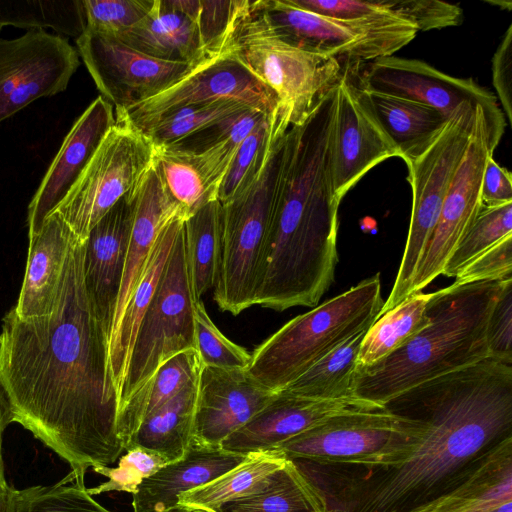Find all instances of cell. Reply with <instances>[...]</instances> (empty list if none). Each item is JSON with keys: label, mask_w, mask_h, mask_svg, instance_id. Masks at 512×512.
Returning a JSON list of instances; mask_svg holds the SVG:
<instances>
[{"label": "cell", "mask_w": 512, "mask_h": 512, "mask_svg": "<svg viewBox=\"0 0 512 512\" xmlns=\"http://www.w3.org/2000/svg\"><path fill=\"white\" fill-rule=\"evenodd\" d=\"M154 146L135 127L116 124L60 203L57 211L83 243L91 229L124 196L133 193L153 163Z\"/></svg>", "instance_id": "cell-10"}, {"label": "cell", "mask_w": 512, "mask_h": 512, "mask_svg": "<svg viewBox=\"0 0 512 512\" xmlns=\"http://www.w3.org/2000/svg\"><path fill=\"white\" fill-rule=\"evenodd\" d=\"M153 166L165 194L186 219L217 200L221 182L202 152L154 147Z\"/></svg>", "instance_id": "cell-29"}, {"label": "cell", "mask_w": 512, "mask_h": 512, "mask_svg": "<svg viewBox=\"0 0 512 512\" xmlns=\"http://www.w3.org/2000/svg\"><path fill=\"white\" fill-rule=\"evenodd\" d=\"M381 408L355 396L315 399L280 390L248 423L227 437L220 447L239 454L270 451L281 442L333 417Z\"/></svg>", "instance_id": "cell-19"}, {"label": "cell", "mask_w": 512, "mask_h": 512, "mask_svg": "<svg viewBox=\"0 0 512 512\" xmlns=\"http://www.w3.org/2000/svg\"><path fill=\"white\" fill-rule=\"evenodd\" d=\"M196 512V511H195Z\"/></svg>", "instance_id": "cell-57"}, {"label": "cell", "mask_w": 512, "mask_h": 512, "mask_svg": "<svg viewBox=\"0 0 512 512\" xmlns=\"http://www.w3.org/2000/svg\"><path fill=\"white\" fill-rule=\"evenodd\" d=\"M14 26L29 30L50 28L57 35L78 38L85 30L81 0H0V30Z\"/></svg>", "instance_id": "cell-38"}, {"label": "cell", "mask_w": 512, "mask_h": 512, "mask_svg": "<svg viewBox=\"0 0 512 512\" xmlns=\"http://www.w3.org/2000/svg\"><path fill=\"white\" fill-rule=\"evenodd\" d=\"M75 240V235L57 211L29 239L26 271L17 304L13 307L21 319L53 312L59 299L65 262Z\"/></svg>", "instance_id": "cell-22"}, {"label": "cell", "mask_w": 512, "mask_h": 512, "mask_svg": "<svg viewBox=\"0 0 512 512\" xmlns=\"http://www.w3.org/2000/svg\"><path fill=\"white\" fill-rule=\"evenodd\" d=\"M487 343L489 357L512 364V278L503 281L492 308Z\"/></svg>", "instance_id": "cell-47"}, {"label": "cell", "mask_w": 512, "mask_h": 512, "mask_svg": "<svg viewBox=\"0 0 512 512\" xmlns=\"http://www.w3.org/2000/svg\"><path fill=\"white\" fill-rule=\"evenodd\" d=\"M324 491L292 460L263 489L225 505L220 512H326Z\"/></svg>", "instance_id": "cell-33"}, {"label": "cell", "mask_w": 512, "mask_h": 512, "mask_svg": "<svg viewBox=\"0 0 512 512\" xmlns=\"http://www.w3.org/2000/svg\"><path fill=\"white\" fill-rule=\"evenodd\" d=\"M289 128L285 116L277 112L266 116L244 139L220 185L217 200L221 204L242 195L258 180Z\"/></svg>", "instance_id": "cell-36"}, {"label": "cell", "mask_w": 512, "mask_h": 512, "mask_svg": "<svg viewBox=\"0 0 512 512\" xmlns=\"http://www.w3.org/2000/svg\"><path fill=\"white\" fill-rule=\"evenodd\" d=\"M383 304L377 273L286 322L255 348L246 371L278 392L336 346L368 329Z\"/></svg>", "instance_id": "cell-4"}, {"label": "cell", "mask_w": 512, "mask_h": 512, "mask_svg": "<svg viewBox=\"0 0 512 512\" xmlns=\"http://www.w3.org/2000/svg\"><path fill=\"white\" fill-rule=\"evenodd\" d=\"M367 330L358 332L336 346L282 390L315 399H340L354 396L352 379L357 367L361 343Z\"/></svg>", "instance_id": "cell-37"}, {"label": "cell", "mask_w": 512, "mask_h": 512, "mask_svg": "<svg viewBox=\"0 0 512 512\" xmlns=\"http://www.w3.org/2000/svg\"><path fill=\"white\" fill-rule=\"evenodd\" d=\"M221 50L275 93L290 127L304 123L342 73L340 60L282 40L257 1L241 0Z\"/></svg>", "instance_id": "cell-5"}, {"label": "cell", "mask_w": 512, "mask_h": 512, "mask_svg": "<svg viewBox=\"0 0 512 512\" xmlns=\"http://www.w3.org/2000/svg\"><path fill=\"white\" fill-rule=\"evenodd\" d=\"M248 109L253 108L234 100L187 106L163 116L144 134L154 147H172Z\"/></svg>", "instance_id": "cell-39"}, {"label": "cell", "mask_w": 512, "mask_h": 512, "mask_svg": "<svg viewBox=\"0 0 512 512\" xmlns=\"http://www.w3.org/2000/svg\"><path fill=\"white\" fill-rule=\"evenodd\" d=\"M481 199L485 206H497L512 202V176L490 155L487 159L481 188Z\"/></svg>", "instance_id": "cell-51"}, {"label": "cell", "mask_w": 512, "mask_h": 512, "mask_svg": "<svg viewBox=\"0 0 512 512\" xmlns=\"http://www.w3.org/2000/svg\"><path fill=\"white\" fill-rule=\"evenodd\" d=\"M14 512H112L96 501L84 477L72 471L51 485H36L15 492Z\"/></svg>", "instance_id": "cell-40"}, {"label": "cell", "mask_w": 512, "mask_h": 512, "mask_svg": "<svg viewBox=\"0 0 512 512\" xmlns=\"http://www.w3.org/2000/svg\"><path fill=\"white\" fill-rule=\"evenodd\" d=\"M174 3L196 24L205 50L214 54L219 52L241 0H174Z\"/></svg>", "instance_id": "cell-45"}, {"label": "cell", "mask_w": 512, "mask_h": 512, "mask_svg": "<svg viewBox=\"0 0 512 512\" xmlns=\"http://www.w3.org/2000/svg\"><path fill=\"white\" fill-rule=\"evenodd\" d=\"M116 124L113 106L98 96L77 118L48 167L28 206L29 239L57 209Z\"/></svg>", "instance_id": "cell-20"}, {"label": "cell", "mask_w": 512, "mask_h": 512, "mask_svg": "<svg viewBox=\"0 0 512 512\" xmlns=\"http://www.w3.org/2000/svg\"><path fill=\"white\" fill-rule=\"evenodd\" d=\"M170 463L159 453L142 447H132L120 456L117 467L100 466L92 469L107 478L99 485L87 488L90 495L106 492L135 494L140 484L159 469Z\"/></svg>", "instance_id": "cell-43"}, {"label": "cell", "mask_w": 512, "mask_h": 512, "mask_svg": "<svg viewBox=\"0 0 512 512\" xmlns=\"http://www.w3.org/2000/svg\"><path fill=\"white\" fill-rule=\"evenodd\" d=\"M83 243L70 247L58 303L49 315L21 319L12 308L0 332V386L20 424L85 477L125 451L106 335L83 280Z\"/></svg>", "instance_id": "cell-1"}, {"label": "cell", "mask_w": 512, "mask_h": 512, "mask_svg": "<svg viewBox=\"0 0 512 512\" xmlns=\"http://www.w3.org/2000/svg\"><path fill=\"white\" fill-rule=\"evenodd\" d=\"M424 430L422 420L385 408L355 411L333 417L272 450L310 464L387 468L413 450Z\"/></svg>", "instance_id": "cell-6"}, {"label": "cell", "mask_w": 512, "mask_h": 512, "mask_svg": "<svg viewBox=\"0 0 512 512\" xmlns=\"http://www.w3.org/2000/svg\"><path fill=\"white\" fill-rule=\"evenodd\" d=\"M432 293H413L381 314L366 331L357 358V367H365L385 358L426 327V306Z\"/></svg>", "instance_id": "cell-35"}, {"label": "cell", "mask_w": 512, "mask_h": 512, "mask_svg": "<svg viewBox=\"0 0 512 512\" xmlns=\"http://www.w3.org/2000/svg\"><path fill=\"white\" fill-rule=\"evenodd\" d=\"M512 502V437L495 445L453 488L410 512H491Z\"/></svg>", "instance_id": "cell-26"}, {"label": "cell", "mask_w": 512, "mask_h": 512, "mask_svg": "<svg viewBox=\"0 0 512 512\" xmlns=\"http://www.w3.org/2000/svg\"><path fill=\"white\" fill-rule=\"evenodd\" d=\"M512 278V235L472 260L457 276L458 284L504 281Z\"/></svg>", "instance_id": "cell-49"}, {"label": "cell", "mask_w": 512, "mask_h": 512, "mask_svg": "<svg viewBox=\"0 0 512 512\" xmlns=\"http://www.w3.org/2000/svg\"><path fill=\"white\" fill-rule=\"evenodd\" d=\"M184 221L183 218H174L158 234L139 282L125 308L117 332L108 345L109 372L118 402L141 319L153 297Z\"/></svg>", "instance_id": "cell-27"}, {"label": "cell", "mask_w": 512, "mask_h": 512, "mask_svg": "<svg viewBox=\"0 0 512 512\" xmlns=\"http://www.w3.org/2000/svg\"><path fill=\"white\" fill-rule=\"evenodd\" d=\"M198 377L142 422L130 448L155 451L169 462L185 456L193 443Z\"/></svg>", "instance_id": "cell-32"}, {"label": "cell", "mask_w": 512, "mask_h": 512, "mask_svg": "<svg viewBox=\"0 0 512 512\" xmlns=\"http://www.w3.org/2000/svg\"><path fill=\"white\" fill-rule=\"evenodd\" d=\"M115 38L155 59L199 63L216 54L208 53L196 24L174 0H155L148 15Z\"/></svg>", "instance_id": "cell-25"}, {"label": "cell", "mask_w": 512, "mask_h": 512, "mask_svg": "<svg viewBox=\"0 0 512 512\" xmlns=\"http://www.w3.org/2000/svg\"><path fill=\"white\" fill-rule=\"evenodd\" d=\"M134 216L113 321L107 341L115 336L125 308L136 288L154 242L174 218L186 220L184 212L165 194L158 174L150 167L134 194Z\"/></svg>", "instance_id": "cell-23"}, {"label": "cell", "mask_w": 512, "mask_h": 512, "mask_svg": "<svg viewBox=\"0 0 512 512\" xmlns=\"http://www.w3.org/2000/svg\"><path fill=\"white\" fill-rule=\"evenodd\" d=\"M286 461L283 455L273 450L249 453L242 463L226 473L181 493L177 506L196 512H220L225 505L263 489Z\"/></svg>", "instance_id": "cell-31"}, {"label": "cell", "mask_w": 512, "mask_h": 512, "mask_svg": "<svg viewBox=\"0 0 512 512\" xmlns=\"http://www.w3.org/2000/svg\"><path fill=\"white\" fill-rule=\"evenodd\" d=\"M491 512H512V502H508Z\"/></svg>", "instance_id": "cell-54"}, {"label": "cell", "mask_w": 512, "mask_h": 512, "mask_svg": "<svg viewBox=\"0 0 512 512\" xmlns=\"http://www.w3.org/2000/svg\"><path fill=\"white\" fill-rule=\"evenodd\" d=\"M248 454L192 443L179 460L147 477L132 496L133 512H169L183 492L204 485L242 463Z\"/></svg>", "instance_id": "cell-24"}, {"label": "cell", "mask_w": 512, "mask_h": 512, "mask_svg": "<svg viewBox=\"0 0 512 512\" xmlns=\"http://www.w3.org/2000/svg\"><path fill=\"white\" fill-rule=\"evenodd\" d=\"M357 85L369 92L418 102L440 111L450 119L460 105H480L484 111L490 145L495 151L504 131L505 117L496 96L472 78L445 74L418 59L393 55L369 61Z\"/></svg>", "instance_id": "cell-12"}, {"label": "cell", "mask_w": 512, "mask_h": 512, "mask_svg": "<svg viewBox=\"0 0 512 512\" xmlns=\"http://www.w3.org/2000/svg\"><path fill=\"white\" fill-rule=\"evenodd\" d=\"M487 120L480 105L467 148L445 196L435 229L417 265L410 295L421 291L442 271L483 206L482 179L487 159L493 155Z\"/></svg>", "instance_id": "cell-16"}, {"label": "cell", "mask_w": 512, "mask_h": 512, "mask_svg": "<svg viewBox=\"0 0 512 512\" xmlns=\"http://www.w3.org/2000/svg\"><path fill=\"white\" fill-rule=\"evenodd\" d=\"M398 157L353 78L352 67L337 82L331 138V173L339 201L374 166Z\"/></svg>", "instance_id": "cell-17"}, {"label": "cell", "mask_w": 512, "mask_h": 512, "mask_svg": "<svg viewBox=\"0 0 512 512\" xmlns=\"http://www.w3.org/2000/svg\"><path fill=\"white\" fill-rule=\"evenodd\" d=\"M509 235H512V202L483 205L441 275L456 278L472 260Z\"/></svg>", "instance_id": "cell-41"}, {"label": "cell", "mask_w": 512, "mask_h": 512, "mask_svg": "<svg viewBox=\"0 0 512 512\" xmlns=\"http://www.w3.org/2000/svg\"><path fill=\"white\" fill-rule=\"evenodd\" d=\"M12 423L11 413L5 393L0 386V481L5 479L2 457L3 434L7 426Z\"/></svg>", "instance_id": "cell-52"}, {"label": "cell", "mask_w": 512, "mask_h": 512, "mask_svg": "<svg viewBox=\"0 0 512 512\" xmlns=\"http://www.w3.org/2000/svg\"><path fill=\"white\" fill-rule=\"evenodd\" d=\"M284 135L258 180L242 195L221 204V257L213 299L221 311L232 315L254 305Z\"/></svg>", "instance_id": "cell-7"}, {"label": "cell", "mask_w": 512, "mask_h": 512, "mask_svg": "<svg viewBox=\"0 0 512 512\" xmlns=\"http://www.w3.org/2000/svg\"><path fill=\"white\" fill-rule=\"evenodd\" d=\"M475 106L464 103L448 120L433 144L405 162L412 188V212L404 253L381 314L410 295L415 271L437 224L447 191L468 145Z\"/></svg>", "instance_id": "cell-8"}, {"label": "cell", "mask_w": 512, "mask_h": 512, "mask_svg": "<svg viewBox=\"0 0 512 512\" xmlns=\"http://www.w3.org/2000/svg\"><path fill=\"white\" fill-rule=\"evenodd\" d=\"M396 18L412 25L417 31L442 29L459 25L463 11L458 4L437 0H383Z\"/></svg>", "instance_id": "cell-46"}, {"label": "cell", "mask_w": 512, "mask_h": 512, "mask_svg": "<svg viewBox=\"0 0 512 512\" xmlns=\"http://www.w3.org/2000/svg\"><path fill=\"white\" fill-rule=\"evenodd\" d=\"M360 90L381 128L397 150L398 157L404 162L423 154L437 139L449 120L440 111L427 105L369 92L362 88Z\"/></svg>", "instance_id": "cell-28"}, {"label": "cell", "mask_w": 512, "mask_h": 512, "mask_svg": "<svg viewBox=\"0 0 512 512\" xmlns=\"http://www.w3.org/2000/svg\"><path fill=\"white\" fill-rule=\"evenodd\" d=\"M135 191L121 198L91 229L83 242L85 291L107 341L131 234Z\"/></svg>", "instance_id": "cell-21"}, {"label": "cell", "mask_w": 512, "mask_h": 512, "mask_svg": "<svg viewBox=\"0 0 512 512\" xmlns=\"http://www.w3.org/2000/svg\"><path fill=\"white\" fill-rule=\"evenodd\" d=\"M245 369L201 367L194 413L193 443L220 447L275 396Z\"/></svg>", "instance_id": "cell-18"}, {"label": "cell", "mask_w": 512, "mask_h": 512, "mask_svg": "<svg viewBox=\"0 0 512 512\" xmlns=\"http://www.w3.org/2000/svg\"><path fill=\"white\" fill-rule=\"evenodd\" d=\"M169 512H194V511L189 510L187 508L177 506V507L173 508L172 510H170Z\"/></svg>", "instance_id": "cell-55"}, {"label": "cell", "mask_w": 512, "mask_h": 512, "mask_svg": "<svg viewBox=\"0 0 512 512\" xmlns=\"http://www.w3.org/2000/svg\"><path fill=\"white\" fill-rule=\"evenodd\" d=\"M201 363L196 349L180 352L164 362L153 376L119 408L117 433L125 451L130 448L142 422L199 376Z\"/></svg>", "instance_id": "cell-30"}, {"label": "cell", "mask_w": 512, "mask_h": 512, "mask_svg": "<svg viewBox=\"0 0 512 512\" xmlns=\"http://www.w3.org/2000/svg\"><path fill=\"white\" fill-rule=\"evenodd\" d=\"M195 349L201 367L247 369L251 354L232 342L217 328L201 300L194 303Z\"/></svg>", "instance_id": "cell-42"}, {"label": "cell", "mask_w": 512, "mask_h": 512, "mask_svg": "<svg viewBox=\"0 0 512 512\" xmlns=\"http://www.w3.org/2000/svg\"><path fill=\"white\" fill-rule=\"evenodd\" d=\"M79 64L68 40L45 30L0 39V123L37 99L65 91Z\"/></svg>", "instance_id": "cell-15"}, {"label": "cell", "mask_w": 512, "mask_h": 512, "mask_svg": "<svg viewBox=\"0 0 512 512\" xmlns=\"http://www.w3.org/2000/svg\"><path fill=\"white\" fill-rule=\"evenodd\" d=\"M257 4L276 34L288 44L350 63L393 55L418 32L395 17L340 21L297 8L286 0H258Z\"/></svg>", "instance_id": "cell-11"}, {"label": "cell", "mask_w": 512, "mask_h": 512, "mask_svg": "<svg viewBox=\"0 0 512 512\" xmlns=\"http://www.w3.org/2000/svg\"><path fill=\"white\" fill-rule=\"evenodd\" d=\"M502 284L454 282L433 292L428 325L385 358L356 368L353 395L384 408L413 387L489 358L488 321Z\"/></svg>", "instance_id": "cell-3"}, {"label": "cell", "mask_w": 512, "mask_h": 512, "mask_svg": "<svg viewBox=\"0 0 512 512\" xmlns=\"http://www.w3.org/2000/svg\"><path fill=\"white\" fill-rule=\"evenodd\" d=\"M290 5L340 21H366L395 17L383 0H286ZM396 18V17H395Z\"/></svg>", "instance_id": "cell-48"}, {"label": "cell", "mask_w": 512, "mask_h": 512, "mask_svg": "<svg viewBox=\"0 0 512 512\" xmlns=\"http://www.w3.org/2000/svg\"><path fill=\"white\" fill-rule=\"evenodd\" d=\"M85 30L116 37L145 18L155 0H81Z\"/></svg>", "instance_id": "cell-44"}, {"label": "cell", "mask_w": 512, "mask_h": 512, "mask_svg": "<svg viewBox=\"0 0 512 512\" xmlns=\"http://www.w3.org/2000/svg\"><path fill=\"white\" fill-rule=\"evenodd\" d=\"M15 492L6 478L0 481V512H14Z\"/></svg>", "instance_id": "cell-53"}, {"label": "cell", "mask_w": 512, "mask_h": 512, "mask_svg": "<svg viewBox=\"0 0 512 512\" xmlns=\"http://www.w3.org/2000/svg\"><path fill=\"white\" fill-rule=\"evenodd\" d=\"M76 46L97 89L113 106L115 115L171 87L206 60L179 63L155 59L115 37L90 30H84L76 38Z\"/></svg>", "instance_id": "cell-14"}, {"label": "cell", "mask_w": 512, "mask_h": 512, "mask_svg": "<svg viewBox=\"0 0 512 512\" xmlns=\"http://www.w3.org/2000/svg\"><path fill=\"white\" fill-rule=\"evenodd\" d=\"M222 205L212 201L184 221L185 249L196 301L214 288L220 267Z\"/></svg>", "instance_id": "cell-34"}, {"label": "cell", "mask_w": 512, "mask_h": 512, "mask_svg": "<svg viewBox=\"0 0 512 512\" xmlns=\"http://www.w3.org/2000/svg\"><path fill=\"white\" fill-rule=\"evenodd\" d=\"M184 223L141 319L131 352L120 406L174 355L195 349L194 303Z\"/></svg>", "instance_id": "cell-9"}, {"label": "cell", "mask_w": 512, "mask_h": 512, "mask_svg": "<svg viewBox=\"0 0 512 512\" xmlns=\"http://www.w3.org/2000/svg\"><path fill=\"white\" fill-rule=\"evenodd\" d=\"M221 100L238 101L266 115L282 112L275 93L220 48L171 87L115 117L144 133L178 109Z\"/></svg>", "instance_id": "cell-13"}, {"label": "cell", "mask_w": 512, "mask_h": 512, "mask_svg": "<svg viewBox=\"0 0 512 512\" xmlns=\"http://www.w3.org/2000/svg\"><path fill=\"white\" fill-rule=\"evenodd\" d=\"M384 408L425 423L399 463L351 488L347 512H410L463 480L512 437V364L486 358L413 387Z\"/></svg>", "instance_id": "cell-2"}, {"label": "cell", "mask_w": 512, "mask_h": 512, "mask_svg": "<svg viewBox=\"0 0 512 512\" xmlns=\"http://www.w3.org/2000/svg\"><path fill=\"white\" fill-rule=\"evenodd\" d=\"M492 83L502 112L512 125V24H510L492 58Z\"/></svg>", "instance_id": "cell-50"}, {"label": "cell", "mask_w": 512, "mask_h": 512, "mask_svg": "<svg viewBox=\"0 0 512 512\" xmlns=\"http://www.w3.org/2000/svg\"><path fill=\"white\" fill-rule=\"evenodd\" d=\"M326 512H333V511H331V510H327Z\"/></svg>", "instance_id": "cell-56"}]
</instances>
